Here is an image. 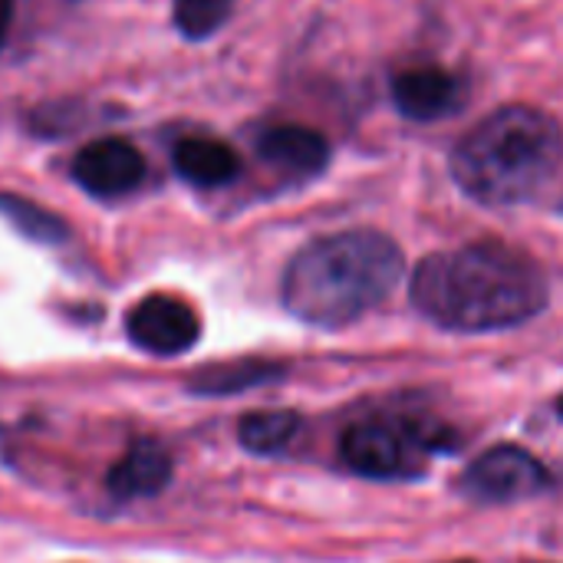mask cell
I'll return each instance as SVG.
<instances>
[{
	"instance_id": "obj_8",
	"label": "cell",
	"mask_w": 563,
	"mask_h": 563,
	"mask_svg": "<svg viewBox=\"0 0 563 563\" xmlns=\"http://www.w3.org/2000/svg\"><path fill=\"white\" fill-rule=\"evenodd\" d=\"M73 178L99 198H115L145 178V158L142 152L125 139H96L86 148H79L73 162Z\"/></svg>"
},
{
	"instance_id": "obj_14",
	"label": "cell",
	"mask_w": 563,
	"mask_h": 563,
	"mask_svg": "<svg viewBox=\"0 0 563 563\" xmlns=\"http://www.w3.org/2000/svg\"><path fill=\"white\" fill-rule=\"evenodd\" d=\"M234 10V0H175V26L188 40L214 36Z\"/></svg>"
},
{
	"instance_id": "obj_5",
	"label": "cell",
	"mask_w": 563,
	"mask_h": 563,
	"mask_svg": "<svg viewBox=\"0 0 563 563\" xmlns=\"http://www.w3.org/2000/svg\"><path fill=\"white\" fill-rule=\"evenodd\" d=\"M125 330L132 343L152 356H178L191 350L201 336V320L191 303L172 294H148L142 297L129 320Z\"/></svg>"
},
{
	"instance_id": "obj_3",
	"label": "cell",
	"mask_w": 563,
	"mask_h": 563,
	"mask_svg": "<svg viewBox=\"0 0 563 563\" xmlns=\"http://www.w3.org/2000/svg\"><path fill=\"white\" fill-rule=\"evenodd\" d=\"M563 168L561 122L538 106H501L452 148V178L478 205L534 201Z\"/></svg>"
},
{
	"instance_id": "obj_10",
	"label": "cell",
	"mask_w": 563,
	"mask_h": 563,
	"mask_svg": "<svg viewBox=\"0 0 563 563\" xmlns=\"http://www.w3.org/2000/svg\"><path fill=\"white\" fill-rule=\"evenodd\" d=\"M172 478V459L155 442L132 445L112 468H109V492L115 498H152Z\"/></svg>"
},
{
	"instance_id": "obj_6",
	"label": "cell",
	"mask_w": 563,
	"mask_h": 563,
	"mask_svg": "<svg viewBox=\"0 0 563 563\" xmlns=\"http://www.w3.org/2000/svg\"><path fill=\"white\" fill-rule=\"evenodd\" d=\"M551 485L548 468L518 445L488 449L472 462L465 475V488L482 501H521Z\"/></svg>"
},
{
	"instance_id": "obj_7",
	"label": "cell",
	"mask_w": 563,
	"mask_h": 563,
	"mask_svg": "<svg viewBox=\"0 0 563 563\" xmlns=\"http://www.w3.org/2000/svg\"><path fill=\"white\" fill-rule=\"evenodd\" d=\"M465 79L442 66H412L396 73L393 102L412 122H439L465 106Z\"/></svg>"
},
{
	"instance_id": "obj_15",
	"label": "cell",
	"mask_w": 563,
	"mask_h": 563,
	"mask_svg": "<svg viewBox=\"0 0 563 563\" xmlns=\"http://www.w3.org/2000/svg\"><path fill=\"white\" fill-rule=\"evenodd\" d=\"M0 211L30 238H40V241H63L66 238V228L56 214L43 211L40 205L33 201H23V198H0Z\"/></svg>"
},
{
	"instance_id": "obj_2",
	"label": "cell",
	"mask_w": 563,
	"mask_h": 563,
	"mask_svg": "<svg viewBox=\"0 0 563 563\" xmlns=\"http://www.w3.org/2000/svg\"><path fill=\"white\" fill-rule=\"evenodd\" d=\"M406 277L399 244L383 231H340L307 244L284 274L287 310L313 327L340 330L376 310Z\"/></svg>"
},
{
	"instance_id": "obj_13",
	"label": "cell",
	"mask_w": 563,
	"mask_h": 563,
	"mask_svg": "<svg viewBox=\"0 0 563 563\" xmlns=\"http://www.w3.org/2000/svg\"><path fill=\"white\" fill-rule=\"evenodd\" d=\"M300 419L287 409H271V412H251L238 426V439L247 452L254 455H274L290 445L297 435Z\"/></svg>"
},
{
	"instance_id": "obj_1",
	"label": "cell",
	"mask_w": 563,
	"mask_h": 563,
	"mask_svg": "<svg viewBox=\"0 0 563 563\" xmlns=\"http://www.w3.org/2000/svg\"><path fill=\"white\" fill-rule=\"evenodd\" d=\"M416 310L459 333L521 327L548 303V277L534 257L501 241L429 254L409 280Z\"/></svg>"
},
{
	"instance_id": "obj_16",
	"label": "cell",
	"mask_w": 563,
	"mask_h": 563,
	"mask_svg": "<svg viewBox=\"0 0 563 563\" xmlns=\"http://www.w3.org/2000/svg\"><path fill=\"white\" fill-rule=\"evenodd\" d=\"M10 23H13V3L10 0H0V46L10 33Z\"/></svg>"
},
{
	"instance_id": "obj_9",
	"label": "cell",
	"mask_w": 563,
	"mask_h": 563,
	"mask_svg": "<svg viewBox=\"0 0 563 563\" xmlns=\"http://www.w3.org/2000/svg\"><path fill=\"white\" fill-rule=\"evenodd\" d=\"M257 152L280 172L317 175L330 162V145L317 129L307 125H274L257 139Z\"/></svg>"
},
{
	"instance_id": "obj_17",
	"label": "cell",
	"mask_w": 563,
	"mask_h": 563,
	"mask_svg": "<svg viewBox=\"0 0 563 563\" xmlns=\"http://www.w3.org/2000/svg\"><path fill=\"white\" fill-rule=\"evenodd\" d=\"M561 416H563V399H561Z\"/></svg>"
},
{
	"instance_id": "obj_11",
	"label": "cell",
	"mask_w": 563,
	"mask_h": 563,
	"mask_svg": "<svg viewBox=\"0 0 563 563\" xmlns=\"http://www.w3.org/2000/svg\"><path fill=\"white\" fill-rule=\"evenodd\" d=\"M172 162H175V172H178L185 181L201 185V188L228 185V181L238 178V172H241L238 152H234L228 142L205 139V135L181 139V142L175 145V152H172Z\"/></svg>"
},
{
	"instance_id": "obj_4",
	"label": "cell",
	"mask_w": 563,
	"mask_h": 563,
	"mask_svg": "<svg viewBox=\"0 0 563 563\" xmlns=\"http://www.w3.org/2000/svg\"><path fill=\"white\" fill-rule=\"evenodd\" d=\"M439 432L406 419L356 422L343 435V462L363 478H406L429 452H435Z\"/></svg>"
},
{
	"instance_id": "obj_12",
	"label": "cell",
	"mask_w": 563,
	"mask_h": 563,
	"mask_svg": "<svg viewBox=\"0 0 563 563\" xmlns=\"http://www.w3.org/2000/svg\"><path fill=\"white\" fill-rule=\"evenodd\" d=\"M280 373L277 363L267 360H238V363H214L205 366L191 376V393L201 396H231V393H244L251 386L271 383Z\"/></svg>"
}]
</instances>
